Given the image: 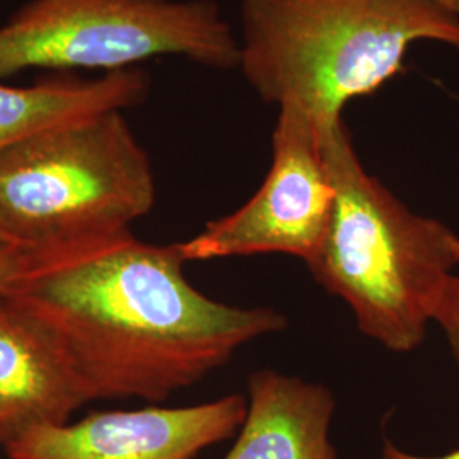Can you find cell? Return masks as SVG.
<instances>
[{
    "instance_id": "cell-1",
    "label": "cell",
    "mask_w": 459,
    "mask_h": 459,
    "mask_svg": "<svg viewBox=\"0 0 459 459\" xmlns=\"http://www.w3.org/2000/svg\"><path fill=\"white\" fill-rule=\"evenodd\" d=\"M184 264L178 244L128 235L7 298L45 328L87 403L164 402L223 368L244 345L288 327L274 308H238L199 293Z\"/></svg>"
},
{
    "instance_id": "cell-2",
    "label": "cell",
    "mask_w": 459,
    "mask_h": 459,
    "mask_svg": "<svg viewBox=\"0 0 459 459\" xmlns=\"http://www.w3.org/2000/svg\"><path fill=\"white\" fill-rule=\"evenodd\" d=\"M320 142L335 199L307 267L344 299L368 339L411 352L426 342L444 286L456 274L459 235L411 212L364 169L344 119L320 133Z\"/></svg>"
},
{
    "instance_id": "cell-3",
    "label": "cell",
    "mask_w": 459,
    "mask_h": 459,
    "mask_svg": "<svg viewBox=\"0 0 459 459\" xmlns=\"http://www.w3.org/2000/svg\"><path fill=\"white\" fill-rule=\"evenodd\" d=\"M240 21L247 83L303 109L320 133L392 81L413 43L459 51V17L434 0H242Z\"/></svg>"
},
{
    "instance_id": "cell-4",
    "label": "cell",
    "mask_w": 459,
    "mask_h": 459,
    "mask_svg": "<svg viewBox=\"0 0 459 459\" xmlns=\"http://www.w3.org/2000/svg\"><path fill=\"white\" fill-rule=\"evenodd\" d=\"M145 148L121 111L0 152V231L11 242L115 238L155 204Z\"/></svg>"
},
{
    "instance_id": "cell-5",
    "label": "cell",
    "mask_w": 459,
    "mask_h": 459,
    "mask_svg": "<svg viewBox=\"0 0 459 459\" xmlns=\"http://www.w3.org/2000/svg\"><path fill=\"white\" fill-rule=\"evenodd\" d=\"M165 55L233 70L240 41L214 0H30L0 26V79L31 68L111 74Z\"/></svg>"
},
{
    "instance_id": "cell-6",
    "label": "cell",
    "mask_w": 459,
    "mask_h": 459,
    "mask_svg": "<svg viewBox=\"0 0 459 459\" xmlns=\"http://www.w3.org/2000/svg\"><path fill=\"white\" fill-rule=\"evenodd\" d=\"M333 199L318 128L303 109L284 104L279 106L273 160L259 191L178 247L186 263L284 254L307 264L322 244Z\"/></svg>"
},
{
    "instance_id": "cell-7",
    "label": "cell",
    "mask_w": 459,
    "mask_h": 459,
    "mask_svg": "<svg viewBox=\"0 0 459 459\" xmlns=\"http://www.w3.org/2000/svg\"><path fill=\"white\" fill-rule=\"evenodd\" d=\"M246 411L242 394L193 407L100 411L75 424L36 427L4 449L9 459H195L233 436Z\"/></svg>"
},
{
    "instance_id": "cell-8",
    "label": "cell",
    "mask_w": 459,
    "mask_h": 459,
    "mask_svg": "<svg viewBox=\"0 0 459 459\" xmlns=\"http://www.w3.org/2000/svg\"><path fill=\"white\" fill-rule=\"evenodd\" d=\"M87 403L45 328L0 298V446L36 427L62 426Z\"/></svg>"
},
{
    "instance_id": "cell-9",
    "label": "cell",
    "mask_w": 459,
    "mask_h": 459,
    "mask_svg": "<svg viewBox=\"0 0 459 459\" xmlns=\"http://www.w3.org/2000/svg\"><path fill=\"white\" fill-rule=\"evenodd\" d=\"M333 413L325 385L257 369L247 381L246 419L225 459H337Z\"/></svg>"
},
{
    "instance_id": "cell-10",
    "label": "cell",
    "mask_w": 459,
    "mask_h": 459,
    "mask_svg": "<svg viewBox=\"0 0 459 459\" xmlns=\"http://www.w3.org/2000/svg\"><path fill=\"white\" fill-rule=\"evenodd\" d=\"M150 89V75L138 66L99 79L49 72L24 87L0 82V152L49 130L136 108Z\"/></svg>"
},
{
    "instance_id": "cell-11",
    "label": "cell",
    "mask_w": 459,
    "mask_h": 459,
    "mask_svg": "<svg viewBox=\"0 0 459 459\" xmlns=\"http://www.w3.org/2000/svg\"><path fill=\"white\" fill-rule=\"evenodd\" d=\"M132 233L115 238H91L75 242H0V298L11 295L22 284L43 278L65 265L81 263L115 246Z\"/></svg>"
},
{
    "instance_id": "cell-12",
    "label": "cell",
    "mask_w": 459,
    "mask_h": 459,
    "mask_svg": "<svg viewBox=\"0 0 459 459\" xmlns=\"http://www.w3.org/2000/svg\"><path fill=\"white\" fill-rule=\"evenodd\" d=\"M434 325L443 330L459 375V274H453L444 286L434 313Z\"/></svg>"
},
{
    "instance_id": "cell-13",
    "label": "cell",
    "mask_w": 459,
    "mask_h": 459,
    "mask_svg": "<svg viewBox=\"0 0 459 459\" xmlns=\"http://www.w3.org/2000/svg\"><path fill=\"white\" fill-rule=\"evenodd\" d=\"M377 459H459V447L458 449L449 451V453L437 455V456H424V455L409 453V451L398 447L392 439L385 437L383 439V446H381V453H379V458Z\"/></svg>"
},
{
    "instance_id": "cell-14",
    "label": "cell",
    "mask_w": 459,
    "mask_h": 459,
    "mask_svg": "<svg viewBox=\"0 0 459 459\" xmlns=\"http://www.w3.org/2000/svg\"><path fill=\"white\" fill-rule=\"evenodd\" d=\"M434 2L443 5L444 9L449 11L451 14L459 17V0H434Z\"/></svg>"
},
{
    "instance_id": "cell-15",
    "label": "cell",
    "mask_w": 459,
    "mask_h": 459,
    "mask_svg": "<svg viewBox=\"0 0 459 459\" xmlns=\"http://www.w3.org/2000/svg\"><path fill=\"white\" fill-rule=\"evenodd\" d=\"M0 242H11V240H9V238L0 231Z\"/></svg>"
}]
</instances>
